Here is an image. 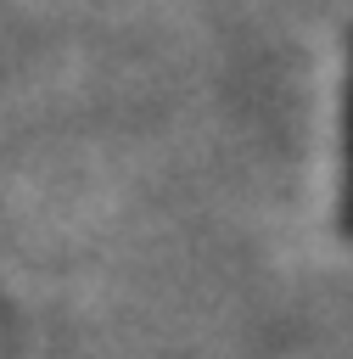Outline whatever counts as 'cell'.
<instances>
[{
  "instance_id": "1",
  "label": "cell",
  "mask_w": 353,
  "mask_h": 359,
  "mask_svg": "<svg viewBox=\"0 0 353 359\" xmlns=\"http://www.w3.org/2000/svg\"><path fill=\"white\" fill-rule=\"evenodd\" d=\"M342 219L353 230V84H347V180H342Z\"/></svg>"
}]
</instances>
